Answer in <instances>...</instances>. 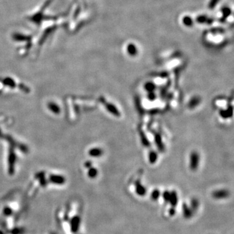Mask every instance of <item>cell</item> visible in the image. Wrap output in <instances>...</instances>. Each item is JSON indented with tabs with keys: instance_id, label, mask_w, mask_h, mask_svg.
<instances>
[{
	"instance_id": "cell-12",
	"label": "cell",
	"mask_w": 234,
	"mask_h": 234,
	"mask_svg": "<svg viewBox=\"0 0 234 234\" xmlns=\"http://www.w3.org/2000/svg\"><path fill=\"white\" fill-rule=\"evenodd\" d=\"M161 195V192L159 189H154L151 193V198H152L153 201H156L159 198L160 196Z\"/></svg>"
},
{
	"instance_id": "cell-17",
	"label": "cell",
	"mask_w": 234,
	"mask_h": 234,
	"mask_svg": "<svg viewBox=\"0 0 234 234\" xmlns=\"http://www.w3.org/2000/svg\"><path fill=\"white\" fill-rule=\"evenodd\" d=\"M157 154L153 152H150L149 155V160L150 163L155 162V161L157 160Z\"/></svg>"
},
{
	"instance_id": "cell-18",
	"label": "cell",
	"mask_w": 234,
	"mask_h": 234,
	"mask_svg": "<svg viewBox=\"0 0 234 234\" xmlns=\"http://www.w3.org/2000/svg\"><path fill=\"white\" fill-rule=\"evenodd\" d=\"M176 211L175 209V207H171L170 208V209H169V211H168L169 215H170V216H172V217L176 214Z\"/></svg>"
},
{
	"instance_id": "cell-14",
	"label": "cell",
	"mask_w": 234,
	"mask_h": 234,
	"mask_svg": "<svg viewBox=\"0 0 234 234\" xmlns=\"http://www.w3.org/2000/svg\"><path fill=\"white\" fill-rule=\"evenodd\" d=\"M98 170L95 168H90L88 171V176L90 178H95L98 175Z\"/></svg>"
},
{
	"instance_id": "cell-16",
	"label": "cell",
	"mask_w": 234,
	"mask_h": 234,
	"mask_svg": "<svg viewBox=\"0 0 234 234\" xmlns=\"http://www.w3.org/2000/svg\"><path fill=\"white\" fill-rule=\"evenodd\" d=\"M162 196H163L164 201H165L166 203H168L169 200H170V192L168 191H165L163 193Z\"/></svg>"
},
{
	"instance_id": "cell-2",
	"label": "cell",
	"mask_w": 234,
	"mask_h": 234,
	"mask_svg": "<svg viewBox=\"0 0 234 234\" xmlns=\"http://www.w3.org/2000/svg\"><path fill=\"white\" fill-rule=\"evenodd\" d=\"M229 196H230V192L227 189H217L212 192L213 198L217 200H222L227 198Z\"/></svg>"
},
{
	"instance_id": "cell-7",
	"label": "cell",
	"mask_w": 234,
	"mask_h": 234,
	"mask_svg": "<svg viewBox=\"0 0 234 234\" xmlns=\"http://www.w3.org/2000/svg\"><path fill=\"white\" fill-rule=\"evenodd\" d=\"M89 155L93 157H99L103 154V150L100 148H93L89 150Z\"/></svg>"
},
{
	"instance_id": "cell-10",
	"label": "cell",
	"mask_w": 234,
	"mask_h": 234,
	"mask_svg": "<svg viewBox=\"0 0 234 234\" xmlns=\"http://www.w3.org/2000/svg\"><path fill=\"white\" fill-rule=\"evenodd\" d=\"M48 108L49 109V110L53 112V113H55V114L59 113L60 111H61V109H60V107H59L58 105H57L56 103H52V102L49 103Z\"/></svg>"
},
{
	"instance_id": "cell-8",
	"label": "cell",
	"mask_w": 234,
	"mask_h": 234,
	"mask_svg": "<svg viewBox=\"0 0 234 234\" xmlns=\"http://www.w3.org/2000/svg\"><path fill=\"white\" fill-rule=\"evenodd\" d=\"M16 157L15 155L13 152L10 153L9 155V172L12 173L14 171V165L15 163Z\"/></svg>"
},
{
	"instance_id": "cell-5",
	"label": "cell",
	"mask_w": 234,
	"mask_h": 234,
	"mask_svg": "<svg viewBox=\"0 0 234 234\" xmlns=\"http://www.w3.org/2000/svg\"><path fill=\"white\" fill-rule=\"evenodd\" d=\"M49 179L52 183L55 184H63L65 182V179L63 176L59 175H51L49 177Z\"/></svg>"
},
{
	"instance_id": "cell-13",
	"label": "cell",
	"mask_w": 234,
	"mask_h": 234,
	"mask_svg": "<svg viewBox=\"0 0 234 234\" xmlns=\"http://www.w3.org/2000/svg\"><path fill=\"white\" fill-rule=\"evenodd\" d=\"M3 83L5 85H7V86H8V87H11V88H14L15 85H16L14 80L9 77L5 78V79L3 80Z\"/></svg>"
},
{
	"instance_id": "cell-15",
	"label": "cell",
	"mask_w": 234,
	"mask_h": 234,
	"mask_svg": "<svg viewBox=\"0 0 234 234\" xmlns=\"http://www.w3.org/2000/svg\"><path fill=\"white\" fill-rule=\"evenodd\" d=\"M198 206H199L198 201L196 199H192L191 200V206H190V207H191L192 210L193 211V212L197 210L198 208Z\"/></svg>"
},
{
	"instance_id": "cell-6",
	"label": "cell",
	"mask_w": 234,
	"mask_h": 234,
	"mask_svg": "<svg viewBox=\"0 0 234 234\" xmlns=\"http://www.w3.org/2000/svg\"><path fill=\"white\" fill-rule=\"evenodd\" d=\"M178 202V194L176 191H171L170 192V200H169V204L171 205L172 207H175Z\"/></svg>"
},
{
	"instance_id": "cell-4",
	"label": "cell",
	"mask_w": 234,
	"mask_h": 234,
	"mask_svg": "<svg viewBox=\"0 0 234 234\" xmlns=\"http://www.w3.org/2000/svg\"><path fill=\"white\" fill-rule=\"evenodd\" d=\"M135 192L138 196H144L146 194L147 191L145 187L142 185L141 183H140L139 181H137L136 185H135Z\"/></svg>"
},
{
	"instance_id": "cell-9",
	"label": "cell",
	"mask_w": 234,
	"mask_h": 234,
	"mask_svg": "<svg viewBox=\"0 0 234 234\" xmlns=\"http://www.w3.org/2000/svg\"><path fill=\"white\" fill-rule=\"evenodd\" d=\"M72 231L74 232H76V231L79 230V227L80 225V217L79 216H77V217H75L73 218L72 221Z\"/></svg>"
},
{
	"instance_id": "cell-11",
	"label": "cell",
	"mask_w": 234,
	"mask_h": 234,
	"mask_svg": "<svg viewBox=\"0 0 234 234\" xmlns=\"http://www.w3.org/2000/svg\"><path fill=\"white\" fill-rule=\"evenodd\" d=\"M155 89V85L153 83H146L144 85V90H147L148 93L153 92Z\"/></svg>"
},
{
	"instance_id": "cell-3",
	"label": "cell",
	"mask_w": 234,
	"mask_h": 234,
	"mask_svg": "<svg viewBox=\"0 0 234 234\" xmlns=\"http://www.w3.org/2000/svg\"><path fill=\"white\" fill-rule=\"evenodd\" d=\"M182 211H183V217L187 218V219L191 218L192 217V215H193V211H192L191 208L190 207V206H189V205L185 204V203H184L183 205H182Z\"/></svg>"
},
{
	"instance_id": "cell-1",
	"label": "cell",
	"mask_w": 234,
	"mask_h": 234,
	"mask_svg": "<svg viewBox=\"0 0 234 234\" xmlns=\"http://www.w3.org/2000/svg\"><path fill=\"white\" fill-rule=\"evenodd\" d=\"M200 157L198 152L193 151L189 155V168L191 170H196L198 168Z\"/></svg>"
}]
</instances>
